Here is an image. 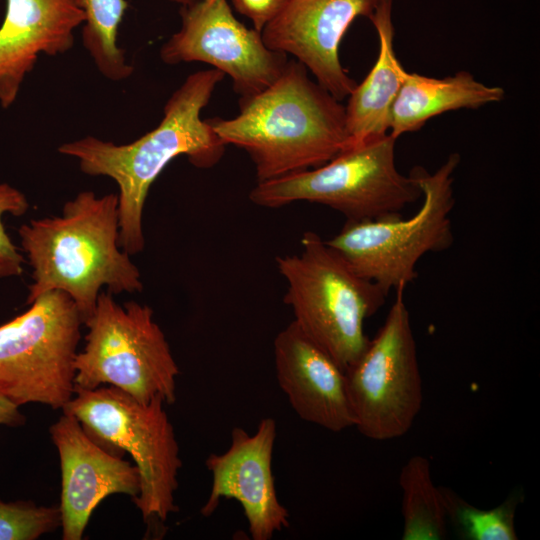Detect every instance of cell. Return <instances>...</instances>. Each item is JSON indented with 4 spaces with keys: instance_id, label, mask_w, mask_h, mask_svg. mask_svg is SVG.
Here are the masks:
<instances>
[{
    "instance_id": "1",
    "label": "cell",
    "mask_w": 540,
    "mask_h": 540,
    "mask_svg": "<svg viewBox=\"0 0 540 540\" xmlns=\"http://www.w3.org/2000/svg\"><path fill=\"white\" fill-rule=\"evenodd\" d=\"M225 74L211 68L188 75L171 94L160 123L131 143L118 145L94 136L64 143L58 152L77 158L81 171L106 176L118 187L119 245L129 255L140 253L145 240L142 216L152 183L176 157L186 156L197 168H211L225 145L201 112Z\"/></svg>"
},
{
    "instance_id": "2",
    "label": "cell",
    "mask_w": 540,
    "mask_h": 540,
    "mask_svg": "<svg viewBox=\"0 0 540 540\" xmlns=\"http://www.w3.org/2000/svg\"><path fill=\"white\" fill-rule=\"evenodd\" d=\"M225 145L247 152L258 182L319 167L348 147L346 110L297 60L270 86L239 99L230 119H207Z\"/></svg>"
},
{
    "instance_id": "3",
    "label": "cell",
    "mask_w": 540,
    "mask_h": 540,
    "mask_svg": "<svg viewBox=\"0 0 540 540\" xmlns=\"http://www.w3.org/2000/svg\"><path fill=\"white\" fill-rule=\"evenodd\" d=\"M18 234L32 267L27 304L62 291L85 324L103 286L112 294L143 289L139 269L119 245L117 194L82 191L64 204L61 216L31 220Z\"/></svg>"
},
{
    "instance_id": "4",
    "label": "cell",
    "mask_w": 540,
    "mask_h": 540,
    "mask_svg": "<svg viewBox=\"0 0 540 540\" xmlns=\"http://www.w3.org/2000/svg\"><path fill=\"white\" fill-rule=\"evenodd\" d=\"M301 244L299 254L276 258L288 285L284 301L298 327L345 371L368 344L364 321L388 293L355 273L315 232H305Z\"/></svg>"
},
{
    "instance_id": "5",
    "label": "cell",
    "mask_w": 540,
    "mask_h": 540,
    "mask_svg": "<svg viewBox=\"0 0 540 540\" xmlns=\"http://www.w3.org/2000/svg\"><path fill=\"white\" fill-rule=\"evenodd\" d=\"M460 155L452 153L433 173L415 166L410 175L422 193L417 212L382 219L346 221L326 243L362 278L388 294L404 290L414 281L419 260L429 252L448 249L454 240L451 212L453 174Z\"/></svg>"
},
{
    "instance_id": "6",
    "label": "cell",
    "mask_w": 540,
    "mask_h": 540,
    "mask_svg": "<svg viewBox=\"0 0 540 540\" xmlns=\"http://www.w3.org/2000/svg\"><path fill=\"white\" fill-rule=\"evenodd\" d=\"M164 403L160 397L140 402L113 386H75L62 409L105 450L120 457L128 453L133 459L140 490L132 501L146 522L152 518L165 521L177 510L174 494L182 462Z\"/></svg>"
},
{
    "instance_id": "7",
    "label": "cell",
    "mask_w": 540,
    "mask_h": 540,
    "mask_svg": "<svg viewBox=\"0 0 540 540\" xmlns=\"http://www.w3.org/2000/svg\"><path fill=\"white\" fill-rule=\"evenodd\" d=\"M396 140L387 133L349 146L319 167L257 182L249 199L266 208L317 203L340 212L346 221L402 215L422 193L414 178L396 167Z\"/></svg>"
},
{
    "instance_id": "8",
    "label": "cell",
    "mask_w": 540,
    "mask_h": 540,
    "mask_svg": "<svg viewBox=\"0 0 540 540\" xmlns=\"http://www.w3.org/2000/svg\"><path fill=\"white\" fill-rule=\"evenodd\" d=\"M88 328L86 344L77 352L75 386L95 389L108 384L140 402L176 399L179 368L153 310L129 301L123 306L101 291Z\"/></svg>"
},
{
    "instance_id": "9",
    "label": "cell",
    "mask_w": 540,
    "mask_h": 540,
    "mask_svg": "<svg viewBox=\"0 0 540 540\" xmlns=\"http://www.w3.org/2000/svg\"><path fill=\"white\" fill-rule=\"evenodd\" d=\"M0 326V396L17 406L40 403L63 409L74 394V361L81 315L54 290Z\"/></svg>"
},
{
    "instance_id": "10",
    "label": "cell",
    "mask_w": 540,
    "mask_h": 540,
    "mask_svg": "<svg viewBox=\"0 0 540 540\" xmlns=\"http://www.w3.org/2000/svg\"><path fill=\"white\" fill-rule=\"evenodd\" d=\"M403 291L396 292L383 325L344 371L354 426L377 441L406 434L423 402L417 345Z\"/></svg>"
},
{
    "instance_id": "11",
    "label": "cell",
    "mask_w": 540,
    "mask_h": 540,
    "mask_svg": "<svg viewBox=\"0 0 540 540\" xmlns=\"http://www.w3.org/2000/svg\"><path fill=\"white\" fill-rule=\"evenodd\" d=\"M181 26L160 48L169 65L202 62L228 75L240 97L261 92L281 75L287 54L269 49L261 32L233 14L227 0H191L180 9Z\"/></svg>"
},
{
    "instance_id": "12",
    "label": "cell",
    "mask_w": 540,
    "mask_h": 540,
    "mask_svg": "<svg viewBox=\"0 0 540 540\" xmlns=\"http://www.w3.org/2000/svg\"><path fill=\"white\" fill-rule=\"evenodd\" d=\"M379 1L288 0L261 36L269 49L294 56L342 102L357 83L340 63V43L357 17L371 19Z\"/></svg>"
},
{
    "instance_id": "13",
    "label": "cell",
    "mask_w": 540,
    "mask_h": 540,
    "mask_svg": "<svg viewBox=\"0 0 540 540\" xmlns=\"http://www.w3.org/2000/svg\"><path fill=\"white\" fill-rule=\"evenodd\" d=\"M275 438L276 422L270 417L260 421L254 435L233 428L229 448L205 461L212 486L200 510L203 516L212 515L222 498L235 499L243 508L252 539L269 540L289 527V513L278 500L272 473Z\"/></svg>"
},
{
    "instance_id": "14",
    "label": "cell",
    "mask_w": 540,
    "mask_h": 540,
    "mask_svg": "<svg viewBox=\"0 0 540 540\" xmlns=\"http://www.w3.org/2000/svg\"><path fill=\"white\" fill-rule=\"evenodd\" d=\"M61 467L62 538L80 540L94 509L113 494L135 498L140 490L138 469L95 442L71 414L50 427Z\"/></svg>"
},
{
    "instance_id": "15",
    "label": "cell",
    "mask_w": 540,
    "mask_h": 540,
    "mask_svg": "<svg viewBox=\"0 0 540 540\" xmlns=\"http://www.w3.org/2000/svg\"><path fill=\"white\" fill-rule=\"evenodd\" d=\"M278 384L303 420L332 432L355 425L344 370L292 321L274 340Z\"/></svg>"
},
{
    "instance_id": "16",
    "label": "cell",
    "mask_w": 540,
    "mask_h": 540,
    "mask_svg": "<svg viewBox=\"0 0 540 540\" xmlns=\"http://www.w3.org/2000/svg\"><path fill=\"white\" fill-rule=\"evenodd\" d=\"M84 14L74 0H6L0 25V105L9 108L40 54L69 51Z\"/></svg>"
},
{
    "instance_id": "17",
    "label": "cell",
    "mask_w": 540,
    "mask_h": 540,
    "mask_svg": "<svg viewBox=\"0 0 540 540\" xmlns=\"http://www.w3.org/2000/svg\"><path fill=\"white\" fill-rule=\"evenodd\" d=\"M392 7L393 0H380L370 19L379 53L365 79L347 97L348 147L389 133L392 107L407 73L394 51Z\"/></svg>"
},
{
    "instance_id": "18",
    "label": "cell",
    "mask_w": 540,
    "mask_h": 540,
    "mask_svg": "<svg viewBox=\"0 0 540 540\" xmlns=\"http://www.w3.org/2000/svg\"><path fill=\"white\" fill-rule=\"evenodd\" d=\"M503 88L477 81L467 71L434 78L407 71L393 104L389 134L398 139L420 130L425 123L445 112L478 109L502 101Z\"/></svg>"
},
{
    "instance_id": "19",
    "label": "cell",
    "mask_w": 540,
    "mask_h": 540,
    "mask_svg": "<svg viewBox=\"0 0 540 540\" xmlns=\"http://www.w3.org/2000/svg\"><path fill=\"white\" fill-rule=\"evenodd\" d=\"M399 484L402 489L403 540H442L448 521L439 487L433 483L430 462L415 455L403 465Z\"/></svg>"
},
{
    "instance_id": "20",
    "label": "cell",
    "mask_w": 540,
    "mask_h": 540,
    "mask_svg": "<svg viewBox=\"0 0 540 540\" xmlns=\"http://www.w3.org/2000/svg\"><path fill=\"white\" fill-rule=\"evenodd\" d=\"M84 14L82 44L99 72L112 81L130 77L134 68L118 46V28L128 7L126 0H74Z\"/></svg>"
},
{
    "instance_id": "21",
    "label": "cell",
    "mask_w": 540,
    "mask_h": 540,
    "mask_svg": "<svg viewBox=\"0 0 540 540\" xmlns=\"http://www.w3.org/2000/svg\"><path fill=\"white\" fill-rule=\"evenodd\" d=\"M447 521L461 539L465 540H516L515 513L520 495L508 497L491 509L477 508L453 490L439 487Z\"/></svg>"
},
{
    "instance_id": "22",
    "label": "cell",
    "mask_w": 540,
    "mask_h": 540,
    "mask_svg": "<svg viewBox=\"0 0 540 540\" xmlns=\"http://www.w3.org/2000/svg\"><path fill=\"white\" fill-rule=\"evenodd\" d=\"M59 526V507L0 500V540H35Z\"/></svg>"
},
{
    "instance_id": "23",
    "label": "cell",
    "mask_w": 540,
    "mask_h": 540,
    "mask_svg": "<svg viewBox=\"0 0 540 540\" xmlns=\"http://www.w3.org/2000/svg\"><path fill=\"white\" fill-rule=\"evenodd\" d=\"M29 209L26 196L7 183H0V278L18 276L25 259L6 233L2 222L5 213L22 216Z\"/></svg>"
},
{
    "instance_id": "24",
    "label": "cell",
    "mask_w": 540,
    "mask_h": 540,
    "mask_svg": "<svg viewBox=\"0 0 540 540\" xmlns=\"http://www.w3.org/2000/svg\"><path fill=\"white\" fill-rule=\"evenodd\" d=\"M234 8L261 32L285 7L288 0H232Z\"/></svg>"
},
{
    "instance_id": "25",
    "label": "cell",
    "mask_w": 540,
    "mask_h": 540,
    "mask_svg": "<svg viewBox=\"0 0 540 540\" xmlns=\"http://www.w3.org/2000/svg\"><path fill=\"white\" fill-rule=\"evenodd\" d=\"M25 421L19 406L0 396V425L18 426Z\"/></svg>"
},
{
    "instance_id": "26",
    "label": "cell",
    "mask_w": 540,
    "mask_h": 540,
    "mask_svg": "<svg viewBox=\"0 0 540 540\" xmlns=\"http://www.w3.org/2000/svg\"><path fill=\"white\" fill-rule=\"evenodd\" d=\"M170 1L178 3V4H180L182 6V5H185V4L189 3L191 0H170Z\"/></svg>"
}]
</instances>
